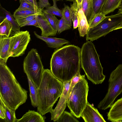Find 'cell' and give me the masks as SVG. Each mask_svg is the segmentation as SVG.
I'll use <instances>...</instances> for the list:
<instances>
[{"mask_svg": "<svg viewBox=\"0 0 122 122\" xmlns=\"http://www.w3.org/2000/svg\"><path fill=\"white\" fill-rule=\"evenodd\" d=\"M81 49L69 45L55 50L50 62V71L55 77L64 82L71 80L80 71Z\"/></svg>", "mask_w": 122, "mask_h": 122, "instance_id": "1", "label": "cell"}, {"mask_svg": "<svg viewBox=\"0 0 122 122\" xmlns=\"http://www.w3.org/2000/svg\"><path fill=\"white\" fill-rule=\"evenodd\" d=\"M27 93L18 82L6 63L0 59V97L4 103L15 111L26 102Z\"/></svg>", "mask_w": 122, "mask_h": 122, "instance_id": "2", "label": "cell"}, {"mask_svg": "<svg viewBox=\"0 0 122 122\" xmlns=\"http://www.w3.org/2000/svg\"><path fill=\"white\" fill-rule=\"evenodd\" d=\"M63 88V82L55 77L50 70L44 69L38 88L37 112L43 116L50 112L61 96Z\"/></svg>", "mask_w": 122, "mask_h": 122, "instance_id": "3", "label": "cell"}, {"mask_svg": "<svg viewBox=\"0 0 122 122\" xmlns=\"http://www.w3.org/2000/svg\"><path fill=\"white\" fill-rule=\"evenodd\" d=\"M80 65L88 79L95 85L101 84L106 76L103 73L99 56L94 44L87 41L82 45L80 53Z\"/></svg>", "mask_w": 122, "mask_h": 122, "instance_id": "4", "label": "cell"}, {"mask_svg": "<svg viewBox=\"0 0 122 122\" xmlns=\"http://www.w3.org/2000/svg\"><path fill=\"white\" fill-rule=\"evenodd\" d=\"M89 86L85 76L73 87L69 96L67 105L71 112L80 118L87 102Z\"/></svg>", "mask_w": 122, "mask_h": 122, "instance_id": "5", "label": "cell"}, {"mask_svg": "<svg viewBox=\"0 0 122 122\" xmlns=\"http://www.w3.org/2000/svg\"><path fill=\"white\" fill-rule=\"evenodd\" d=\"M107 92L99 103L98 108L105 110L111 108L117 97L122 92V64H119L110 74Z\"/></svg>", "mask_w": 122, "mask_h": 122, "instance_id": "6", "label": "cell"}, {"mask_svg": "<svg viewBox=\"0 0 122 122\" xmlns=\"http://www.w3.org/2000/svg\"><path fill=\"white\" fill-rule=\"evenodd\" d=\"M24 72L38 88L41 82L44 69L37 50L31 49L25 58L23 64Z\"/></svg>", "mask_w": 122, "mask_h": 122, "instance_id": "7", "label": "cell"}, {"mask_svg": "<svg viewBox=\"0 0 122 122\" xmlns=\"http://www.w3.org/2000/svg\"><path fill=\"white\" fill-rule=\"evenodd\" d=\"M122 23V14L117 13L106 16L100 23L92 28H89L86 35V41H93L104 36L113 30Z\"/></svg>", "mask_w": 122, "mask_h": 122, "instance_id": "8", "label": "cell"}, {"mask_svg": "<svg viewBox=\"0 0 122 122\" xmlns=\"http://www.w3.org/2000/svg\"><path fill=\"white\" fill-rule=\"evenodd\" d=\"M15 32L10 37V57H13L23 55L30 40V35L27 30Z\"/></svg>", "mask_w": 122, "mask_h": 122, "instance_id": "9", "label": "cell"}, {"mask_svg": "<svg viewBox=\"0 0 122 122\" xmlns=\"http://www.w3.org/2000/svg\"><path fill=\"white\" fill-rule=\"evenodd\" d=\"M63 90L59 101L55 108L50 112L51 115V120L56 122L64 111L70 92L74 86L77 82V80L72 79L71 80L63 82Z\"/></svg>", "mask_w": 122, "mask_h": 122, "instance_id": "10", "label": "cell"}, {"mask_svg": "<svg viewBox=\"0 0 122 122\" xmlns=\"http://www.w3.org/2000/svg\"><path fill=\"white\" fill-rule=\"evenodd\" d=\"M81 117L85 122H106L97 109L87 102L81 113Z\"/></svg>", "mask_w": 122, "mask_h": 122, "instance_id": "11", "label": "cell"}, {"mask_svg": "<svg viewBox=\"0 0 122 122\" xmlns=\"http://www.w3.org/2000/svg\"><path fill=\"white\" fill-rule=\"evenodd\" d=\"M38 23L41 30V36L48 37L55 36L57 31L51 25L42 12L39 14L36 17Z\"/></svg>", "mask_w": 122, "mask_h": 122, "instance_id": "12", "label": "cell"}, {"mask_svg": "<svg viewBox=\"0 0 122 122\" xmlns=\"http://www.w3.org/2000/svg\"><path fill=\"white\" fill-rule=\"evenodd\" d=\"M107 117V120L112 122H122V97L110 108Z\"/></svg>", "mask_w": 122, "mask_h": 122, "instance_id": "13", "label": "cell"}, {"mask_svg": "<svg viewBox=\"0 0 122 122\" xmlns=\"http://www.w3.org/2000/svg\"><path fill=\"white\" fill-rule=\"evenodd\" d=\"M34 33L37 38L45 41L51 48L58 49L65 44H70L69 41L64 39L43 36L38 35L35 31Z\"/></svg>", "mask_w": 122, "mask_h": 122, "instance_id": "14", "label": "cell"}, {"mask_svg": "<svg viewBox=\"0 0 122 122\" xmlns=\"http://www.w3.org/2000/svg\"><path fill=\"white\" fill-rule=\"evenodd\" d=\"M10 37L0 35V59L6 63L11 55Z\"/></svg>", "mask_w": 122, "mask_h": 122, "instance_id": "15", "label": "cell"}, {"mask_svg": "<svg viewBox=\"0 0 122 122\" xmlns=\"http://www.w3.org/2000/svg\"><path fill=\"white\" fill-rule=\"evenodd\" d=\"M46 118L38 112L29 110L22 118L17 119L16 122H45Z\"/></svg>", "mask_w": 122, "mask_h": 122, "instance_id": "16", "label": "cell"}, {"mask_svg": "<svg viewBox=\"0 0 122 122\" xmlns=\"http://www.w3.org/2000/svg\"><path fill=\"white\" fill-rule=\"evenodd\" d=\"M78 30L80 35L83 37L87 33L89 28V25L86 17L82 8L78 12Z\"/></svg>", "mask_w": 122, "mask_h": 122, "instance_id": "17", "label": "cell"}, {"mask_svg": "<svg viewBox=\"0 0 122 122\" xmlns=\"http://www.w3.org/2000/svg\"><path fill=\"white\" fill-rule=\"evenodd\" d=\"M5 18L10 23L12 26V31L16 32L20 31V27L12 15L9 11L0 5V20Z\"/></svg>", "mask_w": 122, "mask_h": 122, "instance_id": "18", "label": "cell"}, {"mask_svg": "<svg viewBox=\"0 0 122 122\" xmlns=\"http://www.w3.org/2000/svg\"><path fill=\"white\" fill-rule=\"evenodd\" d=\"M122 1V0H107L102 8V12L106 15L113 12L118 8Z\"/></svg>", "mask_w": 122, "mask_h": 122, "instance_id": "19", "label": "cell"}, {"mask_svg": "<svg viewBox=\"0 0 122 122\" xmlns=\"http://www.w3.org/2000/svg\"><path fill=\"white\" fill-rule=\"evenodd\" d=\"M29 86L30 96L31 104L35 107H37L38 104V88L29 76H27Z\"/></svg>", "mask_w": 122, "mask_h": 122, "instance_id": "20", "label": "cell"}, {"mask_svg": "<svg viewBox=\"0 0 122 122\" xmlns=\"http://www.w3.org/2000/svg\"><path fill=\"white\" fill-rule=\"evenodd\" d=\"M12 28V25L6 18L0 20V35L9 37Z\"/></svg>", "mask_w": 122, "mask_h": 122, "instance_id": "21", "label": "cell"}, {"mask_svg": "<svg viewBox=\"0 0 122 122\" xmlns=\"http://www.w3.org/2000/svg\"><path fill=\"white\" fill-rule=\"evenodd\" d=\"M71 19L73 24V29H75L78 26V9L77 3L76 0L73 2L70 7Z\"/></svg>", "mask_w": 122, "mask_h": 122, "instance_id": "22", "label": "cell"}, {"mask_svg": "<svg viewBox=\"0 0 122 122\" xmlns=\"http://www.w3.org/2000/svg\"><path fill=\"white\" fill-rule=\"evenodd\" d=\"M81 8L88 21L93 11V0H83Z\"/></svg>", "mask_w": 122, "mask_h": 122, "instance_id": "23", "label": "cell"}, {"mask_svg": "<svg viewBox=\"0 0 122 122\" xmlns=\"http://www.w3.org/2000/svg\"><path fill=\"white\" fill-rule=\"evenodd\" d=\"M3 103L5 110V117L4 119L6 122H16L15 111L7 107L2 101Z\"/></svg>", "mask_w": 122, "mask_h": 122, "instance_id": "24", "label": "cell"}, {"mask_svg": "<svg viewBox=\"0 0 122 122\" xmlns=\"http://www.w3.org/2000/svg\"><path fill=\"white\" fill-rule=\"evenodd\" d=\"M53 1V5L46 8L44 10L43 12L44 13L56 15L62 18V10L58 8L56 0H54Z\"/></svg>", "mask_w": 122, "mask_h": 122, "instance_id": "25", "label": "cell"}, {"mask_svg": "<svg viewBox=\"0 0 122 122\" xmlns=\"http://www.w3.org/2000/svg\"><path fill=\"white\" fill-rule=\"evenodd\" d=\"M106 17L105 15L102 12L95 14L88 21L89 28H92L96 26L102 22Z\"/></svg>", "mask_w": 122, "mask_h": 122, "instance_id": "26", "label": "cell"}, {"mask_svg": "<svg viewBox=\"0 0 122 122\" xmlns=\"http://www.w3.org/2000/svg\"><path fill=\"white\" fill-rule=\"evenodd\" d=\"M71 26L68 22L63 17L58 20L56 25V30L58 33L60 34L63 31L69 30Z\"/></svg>", "mask_w": 122, "mask_h": 122, "instance_id": "27", "label": "cell"}, {"mask_svg": "<svg viewBox=\"0 0 122 122\" xmlns=\"http://www.w3.org/2000/svg\"><path fill=\"white\" fill-rule=\"evenodd\" d=\"M71 112L64 111L56 121L57 122H79V121Z\"/></svg>", "mask_w": 122, "mask_h": 122, "instance_id": "28", "label": "cell"}, {"mask_svg": "<svg viewBox=\"0 0 122 122\" xmlns=\"http://www.w3.org/2000/svg\"><path fill=\"white\" fill-rule=\"evenodd\" d=\"M106 0H93V11L88 20L95 14L102 12V8Z\"/></svg>", "mask_w": 122, "mask_h": 122, "instance_id": "29", "label": "cell"}, {"mask_svg": "<svg viewBox=\"0 0 122 122\" xmlns=\"http://www.w3.org/2000/svg\"><path fill=\"white\" fill-rule=\"evenodd\" d=\"M20 6L17 10H32L37 11H40L39 8L33 4L25 0H20Z\"/></svg>", "mask_w": 122, "mask_h": 122, "instance_id": "30", "label": "cell"}, {"mask_svg": "<svg viewBox=\"0 0 122 122\" xmlns=\"http://www.w3.org/2000/svg\"><path fill=\"white\" fill-rule=\"evenodd\" d=\"M40 11H37L35 10H16L13 15L15 19L24 17L37 13Z\"/></svg>", "mask_w": 122, "mask_h": 122, "instance_id": "31", "label": "cell"}, {"mask_svg": "<svg viewBox=\"0 0 122 122\" xmlns=\"http://www.w3.org/2000/svg\"><path fill=\"white\" fill-rule=\"evenodd\" d=\"M42 11H40L35 14L15 19V20L20 27H23L24 25L36 18L37 16Z\"/></svg>", "mask_w": 122, "mask_h": 122, "instance_id": "32", "label": "cell"}, {"mask_svg": "<svg viewBox=\"0 0 122 122\" xmlns=\"http://www.w3.org/2000/svg\"><path fill=\"white\" fill-rule=\"evenodd\" d=\"M64 6V7L62 10V17H63L68 22L69 25L72 26L70 7L65 4Z\"/></svg>", "mask_w": 122, "mask_h": 122, "instance_id": "33", "label": "cell"}, {"mask_svg": "<svg viewBox=\"0 0 122 122\" xmlns=\"http://www.w3.org/2000/svg\"><path fill=\"white\" fill-rule=\"evenodd\" d=\"M44 14L51 26L56 30V25L58 20L55 15L46 13H44Z\"/></svg>", "mask_w": 122, "mask_h": 122, "instance_id": "34", "label": "cell"}, {"mask_svg": "<svg viewBox=\"0 0 122 122\" xmlns=\"http://www.w3.org/2000/svg\"><path fill=\"white\" fill-rule=\"evenodd\" d=\"M38 6L40 11H43L44 8L51 6V4L48 0H39Z\"/></svg>", "mask_w": 122, "mask_h": 122, "instance_id": "35", "label": "cell"}, {"mask_svg": "<svg viewBox=\"0 0 122 122\" xmlns=\"http://www.w3.org/2000/svg\"><path fill=\"white\" fill-rule=\"evenodd\" d=\"M0 118L4 119L5 117V110L4 108L1 98L0 97Z\"/></svg>", "mask_w": 122, "mask_h": 122, "instance_id": "36", "label": "cell"}, {"mask_svg": "<svg viewBox=\"0 0 122 122\" xmlns=\"http://www.w3.org/2000/svg\"><path fill=\"white\" fill-rule=\"evenodd\" d=\"M28 25H33L39 28L36 18L25 24L24 26Z\"/></svg>", "mask_w": 122, "mask_h": 122, "instance_id": "37", "label": "cell"}, {"mask_svg": "<svg viewBox=\"0 0 122 122\" xmlns=\"http://www.w3.org/2000/svg\"><path fill=\"white\" fill-rule=\"evenodd\" d=\"M78 5V9H80L81 8V5L83 0H76Z\"/></svg>", "mask_w": 122, "mask_h": 122, "instance_id": "38", "label": "cell"}, {"mask_svg": "<svg viewBox=\"0 0 122 122\" xmlns=\"http://www.w3.org/2000/svg\"><path fill=\"white\" fill-rule=\"evenodd\" d=\"M26 1L33 4L35 5L38 8V5L37 3H36L34 0H25Z\"/></svg>", "mask_w": 122, "mask_h": 122, "instance_id": "39", "label": "cell"}, {"mask_svg": "<svg viewBox=\"0 0 122 122\" xmlns=\"http://www.w3.org/2000/svg\"><path fill=\"white\" fill-rule=\"evenodd\" d=\"M117 13L122 14V2L121 5L118 8Z\"/></svg>", "mask_w": 122, "mask_h": 122, "instance_id": "40", "label": "cell"}, {"mask_svg": "<svg viewBox=\"0 0 122 122\" xmlns=\"http://www.w3.org/2000/svg\"><path fill=\"white\" fill-rule=\"evenodd\" d=\"M122 28V23L117 26L114 30H115L119 29Z\"/></svg>", "mask_w": 122, "mask_h": 122, "instance_id": "41", "label": "cell"}, {"mask_svg": "<svg viewBox=\"0 0 122 122\" xmlns=\"http://www.w3.org/2000/svg\"><path fill=\"white\" fill-rule=\"evenodd\" d=\"M67 1L73 2L75 0H66Z\"/></svg>", "mask_w": 122, "mask_h": 122, "instance_id": "42", "label": "cell"}, {"mask_svg": "<svg viewBox=\"0 0 122 122\" xmlns=\"http://www.w3.org/2000/svg\"><path fill=\"white\" fill-rule=\"evenodd\" d=\"M35 0V2H36V3H37V0Z\"/></svg>", "mask_w": 122, "mask_h": 122, "instance_id": "43", "label": "cell"}, {"mask_svg": "<svg viewBox=\"0 0 122 122\" xmlns=\"http://www.w3.org/2000/svg\"></svg>", "mask_w": 122, "mask_h": 122, "instance_id": "44", "label": "cell"}, {"mask_svg": "<svg viewBox=\"0 0 122 122\" xmlns=\"http://www.w3.org/2000/svg\"></svg>", "mask_w": 122, "mask_h": 122, "instance_id": "45", "label": "cell"}, {"mask_svg": "<svg viewBox=\"0 0 122 122\" xmlns=\"http://www.w3.org/2000/svg\"></svg>", "mask_w": 122, "mask_h": 122, "instance_id": "46", "label": "cell"}]
</instances>
